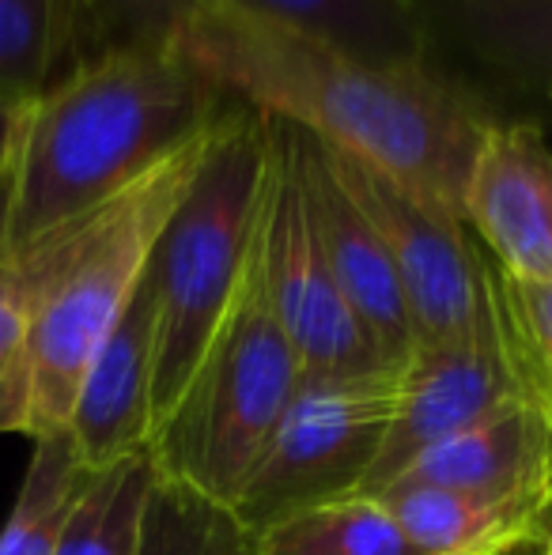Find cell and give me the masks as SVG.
Masks as SVG:
<instances>
[{
    "mask_svg": "<svg viewBox=\"0 0 552 555\" xmlns=\"http://www.w3.org/2000/svg\"><path fill=\"white\" fill-rule=\"evenodd\" d=\"M163 30L228 99L299 125L462 212L473 163L500 121L473 83L435 61L371 65L223 4H182Z\"/></svg>",
    "mask_w": 552,
    "mask_h": 555,
    "instance_id": "6da1fadb",
    "label": "cell"
},
{
    "mask_svg": "<svg viewBox=\"0 0 552 555\" xmlns=\"http://www.w3.org/2000/svg\"><path fill=\"white\" fill-rule=\"evenodd\" d=\"M231 103L163 27H137L80 57L20 111L0 254L15 257L88 220L213 129Z\"/></svg>",
    "mask_w": 552,
    "mask_h": 555,
    "instance_id": "7a4b0ae2",
    "label": "cell"
},
{
    "mask_svg": "<svg viewBox=\"0 0 552 555\" xmlns=\"http://www.w3.org/2000/svg\"><path fill=\"white\" fill-rule=\"evenodd\" d=\"M216 129V125H213ZM213 129L147 170L88 220L8 257L27 292L30 439L65 431L99 344L133 299L163 227L190 190Z\"/></svg>",
    "mask_w": 552,
    "mask_h": 555,
    "instance_id": "3957f363",
    "label": "cell"
},
{
    "mask_svg": "<svg viewBox=\"0 0 552 555\" xmlns=\"http://www.w3.org/2000/svg\"><path fill=\"white\" fill-rule=\"evenodd\" d=\"M269 178L266 114L243 103L216 121L208 152L152 254L155 371L152 431L170 416L220 333L258 238Z\"/></svg>",
    "mask_w": 552,
    "mask_h": 555,
    "instance_id": "277c9868",
    "label": "cell"
},
{
    "mask_svg": "<svg viewBox=\"0 0 552 555\" xmlns=\"http://www.w3.org/2000/svg\"><path fill=\"white\" fill-rule=\"evenodd\" d=\"M299 382V356L269 307L254 254L197 374L152 431L147 457L155 473L231 511L258 473Z\"/></svg>",
    "mask_w": 552,
    "mask_h": 555,
    "instance_id": "5b68a950",
    "label": "cell"
},
{
    "mask_svg": "<svg viewBox=\"0 0 552 555\" xmlns=\"http://www.w3.org/2000/svg\"><path fill=\"white\" fill-rule=\"evenodd\" d=\"M398 374L303 378L243 499L231 506L246 537L295 511L356 495L383 450Z\"/></svg>",
    "mask_w": 552,
    "mask_h": 555,
    "instance_id": "8992f818",
    "label": "cell"
},
{
    "mask_svg": "<svg viewBox=\"0 0 552 555\" xmlns=\"http://www.w3.org/2000/svg\"><path fill=\"white\" fill-rule=\"evenodd\" d=\"M322 152L390 254L416 344H458L485 330L492 322L488 269L465 238L462 212L325 140Z\"/></svg>",
    "mask_w": 552,
    "mask_h": 555,
    "instance_id": "52a82bcc",
    "label": "cell"
},
{
    "mask_svg": "<svg viewBox=\"0 0 552 555\" xmlns=\"http://www.w3.org/2000/svg\"><path fill=\"white\" fill-rule=\"evenodd\" d=\"M266 125L269 178L254 254H258L269 307L299 356L303 378H356V374L390 371L341 295L330 261L318 246L299 163H295L292 129L269 114Z\"/></svg>",
    "mask_w": 552,
    "mask_h": 555,
    "instance_id": "ba28073f",
    "label": "cell"
},
{
    "mask_svg": "<svg viewBox=\"0 0 552 555\" xmlns=\"http://www.w3.org/2000/svg\"><path fill=\"white\" fill-rule=\"evenodd\" d=\"M515 401H526V393L503 348L496 307L492 322L470 340L416 344L398 371V401L383 450L356 495H383L416 457Z\"/></svg>",
    "mask_w": 552,
    "mask_h": 555,
    "instance_id": "9c48e42d",
    "label": "cell"
},
{
    "mask_svg": "<svg viewBox=\"0 0 552 555\" xmlns=\"http://www.w3.org/2000/svg\"><path fill=\"white\" fill-rule=\"evenodd\" d=\"M287 129H292V147L295 163H299L303 193H307L310 223H314L318 246L330 261L333 280H337L352 314L360 318L363 333L378 348L383 363L390 371H401L406 359L413 356L416 336L390 254H386L371 220L363 216V208L356 205V197L333 175L330 159L322 152V140L310 137L299 125H287Z\"/></svg>",
    "mask_w": 552,
    "mask_h": 555,
    "instance_id": "30bf717a",
    "label": "cell"
},
{
    "mask_svg": "<svg viewBox=\"0 0 552 555\" xmlns=\"http://www.w3.org/2000/svg\"><path fill=\"white\" fill-rule=\"evenodd\" d=\"M462 216L508 276L552 284V147L534 117L492 125Z\"/></svg>",
    "mask_w": 552,
    "mask_h": 555,
    "instance_id": "8fae6325",
    "label": "cell"
},
{
    "mask_svg": "<svg viewBox=\"0 0 552 555\" xmlns=\"http://www.w3.org/2000/svg\"><path fill=\"white\" fill-rule=\"evenodd\" d=\"M155 280L152 261L114 330L99 344L76 393L68 435L88 473L137 457L152 442V371H155Z\"/></svg>",
    "mask_w": 552,
    "mask_h": 555,
    "instance_id": "7c38bea8",
    "label": "cell"
},
{
    "mask_svg": "<svg viewBox=\"0 0 552 555\" xmlns=\"http://www.w3.org/2000/svg\"><path fill=\"white\" fill-rule=\"evenodd\" d=\"M432 61L552 111V0H416Z\"/></svg>",
    "mask_w": 552,
    "mask_h": 555,
    "instance_id": "4fadbf2b",
    "label": "cell"
},
{
    "mask_svg": "<svg viewBox=\"0 0 552 555\" xmlns=\"http://www.w3.org/2000/svg\"><path fill=\"white\" fill-rule=\"evenodd\" d=\"M447 488L488 499H552V416L515 401L416 457L390 488Z\"/></svg>",
    "mask_w": 552,
    "mask_h": 555,
    "instance_id": "5bb4252c",
    "label": "cell"
},
{
    "mask_svg": "<svg viewBox=\"0 0 552 555\" xmlns=\"http://www.w3.org/2000/svg\"><path fill=\"white\" fill-rule=\"evenodd\" d=\"M427 555H523L545 544L552 499H488L447 488H386L375 495Z\"/></svg>",
    "mask_w": 552,
    "mask_h": 555,
    "instance_id": "9a60e30c",
    "label": "cell"
},
{
    "mask_svg": "<svg viewBox=\"0 0 552 555\" xmlns=\"http://www.w3.org/2000/svg\"><path fill=\"white\" fill-rule=\"evenodd\" d=\"M182 4L235 8L337 46L371 65H432V46L416 0H178V8Z\"/></svg>",
    "mask_w": 552,
    "mask_h": 555,
    "instance_id": "2e32d148",
    "label": "cell"
},
{
    "mask_svg": "<svg viewBox=\"0 0 552 555\" xmlns=\"http://www.w3.org/2000/svg\"><path fill=\"white\" fill-rule=\"evenodd\" d=\"M95 0H0V103L27 106L76 65Z\"/></svg>",
    "mask_w": 552,
    "mask_h": 555,
    "instance_id": "e0dca14e",
    "label": "cell"
},
{
    "mask_svg": "<svg viewBox=\"0 0 552 555\" xmlns=\"http://www.w3.org/2000/svg\"><path fill=\"white\" fill-rule=\"evenodd\" d=\"M254 555H427L378 499L345 495L251 533Z\"/></svg>",
    "mask_w": 552,
    "mask_h": 555,
    "instance_id": "ac0fdd59",
    "label": "cell"
},
{
    "mask_svg": "<svg viewBox=\"0 0 552 555\" xmlns=\"http://www.w3.org/2000/svg\"><path fill=\"white\" fill-rule=\"evenodd\" d=\"M88 480L91 473L76 457L68 427L35 439L27 476H23L15 506L0 529V555H57L61 533H65Z\"/></svg>",
    "mask_w": 552,
    "mask_h": 555,
    "instance_id": "d6986e66",
    "label": "cell"
},
{
    "mask_svg": "<svg viewBox=\"0 0 552 555\" xmlns=\"http://www.w3.org/2000/svg\"><path fill=\"white\" fill-rule=\"evenodd\" d=\"M152 476L155 465L147 450L118 461L114 468L91 473L61 533L57 555H137L140 514H144Z\"/></svg>",
    "mask_w": 552,
    "mask_h": 555,
    "instance_id": "ffe728a7",
    "label": "cell"
},
{
    "mask_svg": "<svg viewBox=\"0 0 552 555\" xmlns=\"http://www.w3.org/2000/svg\"><path fill=\"white\" fill-rule=\"evenodd\" d=\"M137 555H254L251 537L228 506L155 473L140 514Z\"/></svg>",
    "mask_w": 552,
    "mask_h": 555,
    "instance_id": "44dd1931",
    "label": "cell"
},
{
    "mask_svg": "<svg viewBox=\"0 0 552 555\" xmlns=\"http://www.w3.org/2000/svg\"><path fill=\"white\" fill-rule=\"evenodd\" d=\"M485 264L503 348L523 382L526 401L541 404L552 416V284L515 280L488 257Z\"/></svg>",
    "mask_w": 552,
    "mask_h": 555,
    "instance_id": "7402d4cb",
    "label": "cell"
},
{
    "mask_svg": "<svg viewBox=\"0 0 552 555\" xmlns=\"http://www.w3.org/2000/svg\"><path fill=\"white\" fill-rule=\"evenodd\" d=\"M27 292L15 264L0 254V435H30V348Z\"/></svg>",
    "mask_w": 552,
    "mask_h": 555,
    "instance_id": "603a6c76",
    "label": "cell"
},
{
    "mask_svg": "<svg viewBox=\"0 0 552 555\" xmlns=\"http://www.w3.org/2000/svg\"><path fill=\"white\" fill-rule=\"evenodd\" d=\"M20 111H23V106H4V103H0V242H4L8 170H12V152H15V129H20Z\"/></svg>",
    "mask_w": 552,
    "mask_h": 555,
    "instance_id": "cb8c5ba5",
    "label": "cell"
},
{
    "mask_svg": "<svg viewBox=\"0 0 552 555\" xmlns=\"http://www.w3.org/2000/svg\"><path fill=\"white\" fill-rule=\"evenodd\" d=\"M144 8H147V15H152V23H167L170 15L178 12V0H144Z\"/></svg>",
    "mask_w": 552,
    "mask_h": 555,
    "instance_id": "d4e9b609",
    "label": "cell"
},
{
    "mask_svg": "<svg viewBox=\"0 0 552 555\" xmlns=\"http://www.w3.org/2000/svg\"><path fill=\"white\" fill-rule=\"evenodd\" d=\"M126 4H133L137 12H144V20L152 23V15H147V8H144V0H126ZM152 27H159V23H152Z\"/></svg>",
    "mask_w": 552,
    "mask_h": 555,
    "instance_id": "484cf974",
    "label": "cell"
},
{
    "mask_svg": "<svg viewBox=\"0 0 552 555\" xmlns=\"http://www.w3.org/2000/svg\"><path fill=\"white\" fill-rule=\"evenodd\" d=\"M545 555H552V514H549V533H545Z\"/></svg>",
    "mask_w": 552,
    "mask_h": 555,
    "instance_id": "4316f807",
    "label": "cell"
}]
</instances>
